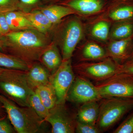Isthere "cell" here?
<instances>
[{
    "label": "cell",
    "mask_w": 133,
    "mask_h": 133,
    "mask_svg": "<svg viewBox=\"0 0 133 133\" xmlns=\"http://www.w3.org/2000/svg\"><path fill=\"white\" fill-rule=\"evenodd\" d=\"M7 117V115L3 107L2 102L0 101V120L6 118Z\"/></svg>",
    "instance_id": "1f68e13d"
},
{
    "label": "cell",
    "mask_w": 133,
    "mask_h": 133,
    "mask_svg": "<svg viewBox=\"0 0 133 133\" xmlns=\"http://www.w3.org/2000/svg\"><path fill=\"white\" fill-rule=\"evenodd\" d=\"M31 64L0 50V67L27 71Z\"/></svg>",
    "instance_id": "ffe728a7"
},
{
    "label": "cell",
    "mask_w": 133,
    "mask_h": 133,
    "mask_svg": "<svg viewBox=\"0 0 133 133\" xmlns=\"http://www.w3.org/2000/svg\"><path fill=\"white\" fill-rule=\"evenodd\" d=\"M4 46V41L3 40L2 37H0V50H2Z\"/></svg>",
    "instance_id": "836d02e7"
},
{
    "label": "cell",
    "mask_w": 133,
    "mask_h": 133,
    "mask_svg": "<svg viewBox=\"0 0 133 133\" xmlns=\"http://www.w3.org/2000/svg\"><path fill=\"white\" fill-rule=\"evenodd\" d=\"M6 19L10 31L36 29L30 22L21 11H12L5 13Z\"/></svg>",
    "instance_id": "9a60e30c"
},
{
    "label": "cell",
    "mask_w": 133,
    "mask_h": 133,
    "mask_svg": "<svg viewBox=\"0 0 133 133\" xmlns=\"http://www.w3.org/2000/svg\"><path fill=\"white\" fill-rule=\"evenodd\" d=\"M95 85L103 98H133V75L118 73Z\"/></svg>",
    "instance_id": "8992f818"
},
{
    "label": "cell",
    "mask_w": 133,
    "mask_h": 133,
    "mask_svg": "<svg viewBox=\"0 0 133 133\" xmlns=\"http://www.w3.org/2000/svg\"><path fill=\"white\" fill-rule=\"evenodd\" d=\"M10 31L5 13H0V37L6 35Z\"/></svg>",
    "instance_id": "f546056e"
},
{
    "label": "cell",
    "mask_w": 133,
    "mask_h": 133,
    "mask_svg": "<svg viewBox=\"0 0 133 133\" xmlns=\"http://www.w3.org/2000/svg\"><path fill=\"white\" fill-rule=\"evenodd\" d=\"M40 0H19L21 3L27 5H35Z\"/></svg>",
    "instance_id": "d6a6232c"
},
{
    "label": "cell",
    "mask_w": 133,
    "mask_h": 133,
    "mask_svg": "<svg viewBox=\"0 0 133 133\" xmlns=\"http://www.w3.org/2000/svg\"><path fill=\"white\" fill-rule=\"evenodd\" d=\"M96 125L102 132L107 131L133 109V98L109 97L100 101Z\"/></svg>",
    "instance_id": "277c9868"
},
{
    "label": "cell",
    "mask_w": 133,
    "mask_h": 133,
    "mask_svg": "<svg viewBox=\"0 0 133 133\" xmlns=\"http://www.w3.org/2000/svg\"><path fill=\"white\" fill-rule=\"evenodd\" d=\"M123 73L133 75V60L128 59L119 65L118 73Z\"/></svg>",
    "instance_id": "4dcf8cb0"
},
{
    "label": "cell",
    "mask_w": 133,
    "mask_h": 133,
    "mask_svg": "<svg viewBox=\"0 0 133 133\" xmlns=\"http://www.w3.org/2000/svg\"><path fill=\"white\" fill-rule=\"evenodd\" d=\"M29 104L30 107L33 108L38 116L44 120L49 115V110L45 107L35 91L30 97Z\"/></svg>",
    "instance_id": "cb8c5ba5"
},
{
    "label": "cell",
    "mask_w": 133,
    "mask_h": 133,
    "mask_svg": "<svg viewBox=\"0 0 133 133\" xmlns=\"http://www.w3.org/2000/svg\"><path fill=\"white\" fill-rule=\"evenodd\" d=\"M133 50V35L128 38L114 40L109 44L107 52L108 57L122 64L128 60Z\"/></svg>",
    "instance_id": "8fae6325"
},
{
    "label": "cell",
    "mask_w": 133,
    "mask_h": 133,
    "mask_svg": "<svg viewBox=\"0 0 133 133\" xmlns=\"http://www.w3.org/2000/svg\"><path fill=\"white\" fill-rule=\"evenodd\" d=\"M5 68H2V67H0V74H1L2 72L3 71Z\"/></svg>",
    "instance_id": "d590c367"
},
{
    "label": "cell",
    "mask_w": 133,
    "mask_h": 133,
    "mask_svg": "<svg viewBox=\"0 0 133 133\" xmlns=\"http://www.w3.org/2000/svg\"><path fill=\"white\" fill-rule=\"evenodd\" d=\"M68 5L72 9L85 14L97 13L103 6L101 0H72Z\"/></svg>",
    "instance_id": "2e32d148"
},
{
    "label": "cell",
    "mask_w": 133,
    "mask_h": 133,
    "mask_svg": "<svg viewBox=\"0 0 133 133\" xmlns=\"http://www.w3.org/2000/svg\"><path fill=\"white\" fill-rule=\"evenodd\" d=\"M8 118L18 133H35L44 121L31 107H21L0 94Z\"/></svg>",
    "instance_id": "3957f363"
},
{
    "label": "cell",
    "mask_w": 133,
    "mask_h": 133,
    "mask_svg": "<svg viewBox=\"0 0 133 133\" xmlns=\"http://www.w3.org/2000/svg\"><path fill=\"white\" fill-rule=\"evenodd\" d=\"M82 24L77 19L69 22L64 31L62 46L63 60L71 59L76 46L83 36Z\"/></svg>",
    "instance_id": "30bf717a"
},
{
    "label": "cell",
    "mask_w": 133,
    "mask_h": 133,
    "mask_svg": "<svg viewBox=\"0 0 133 133\" xmlns=\"http://www.w3.org/2000/svg\"><path fill=\"white\" fill-rule=\"evenodd\" d=\"M51 126L52 133L75 132L77 119L64 103H57L44 120Z\"/></svg>",
    "instance_id": "52a82bcc"
},
{
    "label": "cell",
    "mask_w": 133,
    "mask_h": 133,
    "mask_svg": "<svg viewBox=\"0 0 133 133\" xmlns=\"http://www.w3.org/2000/svg\"><path fill=\"white\" fill-rule=\"evenodd\" d=\"M75 132L77 133H100L101 130L96 125L83 123L77 121Z\"/></svg>",
    "instance_id": "83f0119b"
},
{
    "label": "cell",
    "mask_w": 133,
    "mask_h": 133,
    "mask_svg": "<svg viewBox=\"0 0 133 133\" xmlns=\"http://www.w3.org/2000/svg\"><path fill=\"white\" fill-rule=\"evenodd\" d=\"M52 74L56 71L62 64L63 59L55 45H50L41 56L40 60Z\"/></svg>",
    "instance_id": "5bb4252c"
},
{
    "label": "cell",
    "mask_w": 133,
    "mask_h": 133,
    "mask_svg": "<svg viewBox=\"0 0 133 133\" xmlns=\"http://www.w3.org/2000/svg\"><path fill=\"white\" fill-rule=\"evenodd\" d=\"M76 76L71 59L63 60L56 71L51 75L50 82L55 88L57 103L66 102L67 94Z\"/></svg>",
    "instance_id": "ba28073f"
},
{
    "label": "cell",
    "mask_w": 133,
    "mask_h": 133,
    "mask_svg": "<svg viewBox=\"0 0 133 133\" xmlns=\"http://www.w3.org/2000/svg\"><path fill=\"white\" fill-rule=\"evenodd\" d=\"M2 37L4 46L1 51L29 64L39 61L50 45L44 33L36 29L10 31Z\"/></svg>",
    "instance_id": "6da1fadb"
},
{
    "label": "cell",
    "mask_w": 133,
    "mask_h": 133,
    "mask_svg": "<svg viewBox=\"0 0 133 133\" xmlns=\"http://www.w3.org/2000/svg\"><path fill=\"white\" fill-rule=\"evenodd\" d=\"M82 59L84 60H102L108 57L107 52L98 44L88 43L81 52Z\"/></svg>",
    "instance_id": "7402d4cb"
},
{
    "label": "cell",
    "mask_w": 133,
    "mask_h": 133,
    "mask_svg": "<svg viewBox=\"0 0 133 133\" xmlns=\"http://www.w3.org/2000/svg\"><path fill=\"white\" fill-rule=\"evenodd\" d=\"M114 133H133V111L113 131Z\"/></svg>",
    "instance_id": "4316f807"
},
{
    "label": "cell",
    "mask_w": 133,
    "mask_h": 133,
    "mask_svg": "<svg viewBox=\"0 0 133 133\" xmlns=\"http://www.w3.org/2000/svg\"><path fill=\"white\" fill-rule=\"evenodd\" d=\"M34 91L49 110L53 108L57 103L56 94L55 88L50 83L37 87Z\"/></svg>",
    "instance_id": "ac0fdd59"
},
{
    "label": "cell",
    "mask_w": 133,
    "mask_h": 133,
    "mask_svg": "<svg viewBox=\"0 0 133 133\" xmlns=\"http://www.w3.org/2000/svg\"><path fill=\"white\" fill-rule=\"evenodd\" d=\"M77 76L68 93L66 101L82 104L103 98L95 85L84 77Z\"/></svg>",
    "instance_id": "9c48e42d"
},
{
    "label": "cell",
    "mask_w": 133,
    "mask_h": 133,
    "mask_svg": "<svg viewBox=\"0 0 133 133\" xmlns=\"http://www.w3.org/2000/svg\"><path fill=\"white\" fill-rule=\"evenodd\" d=\"M16 132L8 117L0 120V133H14Z\"/></svg>",
    "instance_id": "f1b7e54d"
},
{
    "label": "cell",
    "mask_w": 133,
    "mask_h": 133,
    "mask_svg": "<svg viewBox=\"0 0 133 133\" xmlns=\"http://www.w3.org/2000/svg\"><path fill=\"white\" fill-rule=\"evenodd\" d=\"M100 101H91L82 104L76 115L77 121L96 125L99 115Z\"/></svg>",
    "instance_id": "4fadbf2b"
},
{
    "label": "cell",
    "mask_w": 133,
    "mask_h": 133,
    "mask_svg": "<svg viewBox=\"0 0 133 133\" xmlns=\"http://www.w3.org/2000/svg\"><path fill=\"white\" fill-rule=\"evenodd\" d=\"M133 35V20L117 22L111 32V37L114 40L128 38Z\"/></svg>",
    "instance_id": "44dd1931"
},
{
    "label": "cell",
    "mask_w": 133,
    "mask_h": 133,
    "mask_svg": "<svg viewBox=\"0 0 133 133\" xmlns=\"http://www.w3.org/2000/svg\"><path fill=\"white\" fill-rule=\"evenodd\" d=\"M34 90L29 86L26 71L6 69L0 74V94L21 107H30L29 101Z\"/></svg>",
    "instance_id": "7a4b0ae2"
},
{
    "label": "cell",
    "mask_w": 133,
    "mask_h": 133,
    "mask_svg": "<svg viewBox=\"0 0 133 133\" xmlns=\"http://www.w3.org/2000/svg\"><path fill=\"white\" fill-rule=\"evenodd\" d=\"M48 17L52 24L58 23L62 18L76 13L70 8L59 5H52L44 8L41 10Z\"/></svg>",
    "instance_id": "d6986e66"
},
{
    "label": "cell",
    "mask_w": 133,
    "mask_h": 133,
    "mask_svg": "<svg viewBox=\"0 0 133 133\" xmlns=\"http://www.w3.org/2000/svg\"><path fill=\"white\" fill-rule=\"evenodd\" d=\"M132 59V60H133V50L132 51V53H131L130 57H129V59Z\"/></svg>",
    "instance_id": "e575fe53"
},
{
    "label": "cell",
    "mask_w": 133,
    "mask_h": 133,
    "mask_svg": "<svg viewBox=\"0 0 133 133\" xmlns=\"http://www.w3.org/2000/svg\"><path fill=\"white\" fill-rule=\"evenodd\" d=\"M92 35L102 41L107 40L109 34V24L107 22L100 21L95 24L92 29Z\"/></svg>",
    "instance_id": "d4e9b609"
},
{
    "label": "cell",
    "mask_w": 133,
    "mask_h": 133,
    "mask_svg": "<svg viewBox=\"0 0 133 133\" xmlns=\"http://www.w3.org/2000/svg\"><path fill=\"white\" fill-rule=\"evenodd\" d=\"M21 13L30 22L34 28L41 33H46L52 26V23L41 11Z\"/></svg>",
    "instance_id": "e0dca14e"
},
{
    "label": "cell",
    "mask_w": 133,
    "mask_h": 133,
    "mask_svg": "<svg viewBox=\"0 0 133 133\" xmlns=\"http://www.w3.org/2000/svg\"><path fill=\"white\" fill-rule=\"evenodd\" d=\"M109 17L117 22L133 20V5H127L119 6L110 13Z\"/></svg>",
    "instance_id": "603a6c76"
},
{
    "label": "cell",
    "mask_w": 133,
    "mask_h": 133,
    "mask_svg": "<svg viewBox=\"0 0 133 133\" xmlns=\"http://www.w3.org/2000/svg\"><path fill=\"white\" fill-rule=\"evenodd\" d=\"M51 75L45 66L37 62L31 64L28 70L26 71L27 82L33 90L39 86L49 84Z\"/></svg>",
    "instance_id": "7c38bea8"
},
{
    "label": "cell",
    "mask_w": 133,
    "mask_h": 133,
    "mask_svg": "<svg viewBox=\"0 0 133 133\" xmlns=\"http://www.w3.org/2000/svg\"><path fill=\"white\" fill-rule=\"evenodd\" d=\"M119 65L114 59L108 57L96 63H80L72 66L77 75L98 83L118 74Z\"/></svg>",
    "instance_id": "5b68a950"
},
{
    "label": "cell",
    "mask_w": 133,
    "mask_h": 133,
    "mask_svg": "<svg viewBox=\"0 0 133 133\" xmlns=\"http://www.w3.org/2000/svg\"><path fill=\"white\" fill-rule=\"evenodd\" d=\"M19 0H0V13L16 11L20 9Z\"/></svg>",
    "instance_id": "484cf974"
}]
</instances>
